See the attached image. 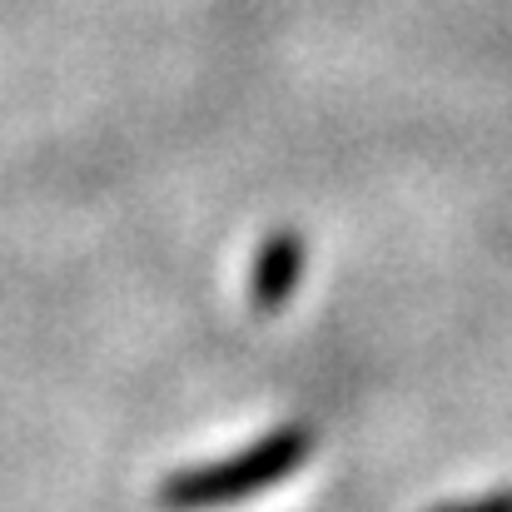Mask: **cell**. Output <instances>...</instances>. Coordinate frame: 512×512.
Returning a JSON list of instances; mask_svg holds the SVG:
<instances>
[{
    "label": "cell",
    "mask_w": 512,
    "mask_h": 512,
    "mask_svg": "<svg viewBox=\"0 0 512 512\" xmlns=\"http://www.w3.org/2000/svg\"><path fill=\"white\" fill-rule=\"evenodd\" d=\"M304 279V234L299 229H274L259 254H254V274H249V304L259 314H279L294 304Z\"/></svg>",
    "instance_id": "7a4b0ae2"
},
{
    "label": "cell",
    "mask_w": 512,
    "mask_h": 512,
    "mask_svg": "<svg viewBox=\"0 0 512 512\" xmlns=\"http://www.w3.org/2000/svg\"><path fill=\"white\" fill-rule=\"evenodd\" d=\"M314 453V433L304 423H284L274 433H264L259 443L229 453V458H214V463H199V468H184L170 473L160 483V508L165 512H214V508H234L244 498H259L269 488H279L284 478H294Z\"/></svg>",
    "instance_id": "6da1fadb"
},
{
    "label": "cell",
    "mask_w": 512,
    "mask_h": 512,
    "mask_svg": "<svg viewBox=\"0 0 512 512\" xmlns=\"http://www.w3.org/2000/svg\"><path fill=\"white\" fill-rule=\"evenodd\" d=\"M428 512H512V488L483 493V498H463V503H443V508H428Z\"/></svg>",
    "instance_id": "3957f363"
}]
</instances>
